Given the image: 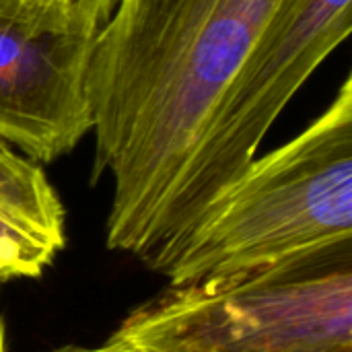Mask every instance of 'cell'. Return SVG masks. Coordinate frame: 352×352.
I'll return each instance as SVG.
<instances>
[{
	"instance_id": "cell-4",
	"label": "cell",
	"mask_w": 352,
	"mask_h": 352,
	"mask_svg": "<svg viewBox=\"0 0 352 352\" xmlns=\"http://www.w3.org/2000/svg\"><path fill=\"white\" fill-rule=\"evenodd\" d=\"M352 0H280L225 89L175 196L165 274L179 243L256 159L266 134L320 64L351 35Z\"/></svg>"
},
{
	"instance_id": "cell-9",
	"label": "cell",
	"mask_w": 352,
	"mask_h": 352,
	"mask_svg": "<svg viewBox=\"0 0 352 352\" xmlns=\"http://www.w3.org/2000/svg\"><path fill=\"white\" fill-rule=\"evenodd\" d=\"M52 352H126L120 351V349H111L107 344H103L101 349H82V346H62V349H56Z\"/></svg>"
},
{
	"instance_id": "cell-2",
	"label": "cell",
	"mask_w": 352,
	"mask_h": 352,
	"mask_svg": "<svg viewBox=\"0 0 352 352\" xmlns=\"http://www.w3.org/2000/svg\"><path fill=\"white\" fill-rule=\"evenodd\" d=\"M352 239V76L295 138L248 169L179 243L169 287L208 283Z\"/></svg>"
},
{
	"instance_id": "cell-6",
	"label": "cell",
	"mask_w": 352,
	"mask_h": 352,
	"mask_svg": "<svg viewBox=\"0 0 352 352\" xmlns=\"http://www.w3.org/2000/svg\"><path fill=\"white\" fill-rule=\"evenodd\" d=\"M64 245V204L43 167L0 140V280L39 278Z\"/></svg>"
},
{
	"instance_id": "cell-7",
	"label": "cell",
	"mask_w": 352,
	"mask_h": 352,
	"mask_svg": "<svg viewBox=\"0 0 352 352\" xmlns=\"http://www.w3.org/2000/svg\"><path fill=\"white\" fill-rule=\"evenodd\" d=\"M0 23L35 33L70 31L68 0H0Z\"/></svg>"
},
{
	"instance_id": "cell-1",
	"label": "cell",
	"mask_w": 352,
	"mask_h": 352,
	"mask_svg": "<svg viewBox=\"0 0 352 352\" xmlns=\"http://www.w3.org/2000/svg\"><path fill=\"white\" fill-rule=\"evenodd\" d=\"M280 0H118L91 43V182L111 177V252L159 272L188 163Z\"/></svg>"
},
{
	"instance_id": "cell-3",
	"label": "cell",
	"mask_w": 352,
	"mask_h": 352,
	"mask_svg": "<svg viewBox=\"0 0 352 352\" xmlns=\"http://www.w3.org/2000/svg\"><path fill=\"white\" fill-rule=\"evenodd\" d=\"M126 352H352V239L167 287L105 342Z\"/></svg>"
},
{
	"instance_id": "cell-8",
	"label": "cell",
	"mask_w": 352,
	"mask_h": 352,
	"mask_svg": "<svg viewBox=\"0 0 352 352\" xmlns=\"http://www.w3.org/2000/svg\"><path fill=\"white\" fill-rule=\"evenodd\" d=\"M118 0H68L70 4V33L93 39L101 25L111 14Z\"/></svg>"
},
{
	"instance_id": "cell-11",
	"label": "cell",
	"mask_w": 352,
	"mask_h": 352,
	"mask_svg": "<svg viewBox=\"0 0 352 352\" xmlns=\"http://www.w3.org/2000/svg\"><path fill=\"white\" fill-rule=\"evenodd\" d=\"M0 285H2V280H0Z\"/></svg>"
},
{
	"instance_id": "cell-10",
	"label": "cell",
	"mask_w": 352,
	"mask_h": 352,
	"mask_svg": "<svg viewBox=\"0 0 352 352\" xmlns=\"http://www.w3.org/2000/svg\"><path fill=\"white\" fill-rule=\"evenodd\" d=\"M0 352H8L6 351V330H4L2 318H0Z\"/></svg>"
},
{
	"instance_id": "cell-5",
	"label": "cell",
	"mask_w": 352,
	"mask_h": 352,
	"mask_svg": "<svg viewBox=\"0 0 352 352\" xmlns=\"http://www.w3.org/2000/svg\"><path fill=\"white\" fill-rule=\"evenodd\" d=\"M93 39L0 23V140L45 165L93 130L87 70Z\"/></svg>"
}]
</instances>
